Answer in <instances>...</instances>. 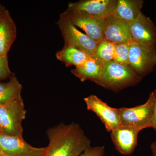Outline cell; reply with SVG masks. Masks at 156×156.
I'll return each instance as SVG.
<instances>
[{
  "mask_svg": "<svg viewBox=\"0 0 156 156\" xmlns=\"http://www.w3.org/2000/svg\"><path fill=\"white\" fill-rule=\"evenodd\" d=\"M49 144L43 156H80L91 147V140L80 126L60 123L48 128Z\"/></svg>",
  "mask_w": 156,
  "mask_h": 156,
  "instance_id": "1",
  "label": "cell"
},
{
  "mask_svg": "<svg viewBox=\"0 0 156 156\" xmlns=\"http://www.w3.org/2000/svg\"><path fill=\"white\" fill-rule=\"evenodd\" d=\"M142 78L128 65L119 64L112 60L101 66L100 75L95 83L117 92L136 85Z\"/></svg>",
  "mask_w": 156,
  "mask_h": 156,
  "instance_id": "2",
  "label": "cell"
},
{
  "mask_svg": "<svg viewBox=\"0 0 156 156\" xmlns=\"http://www.w3.org/2000/svg\"><path fill=\"white\" fill-rule=\"evenodd\" d=\"M26 114L22 98L0 105V133L23 138L22 123Z\"/></svg>",
  "mask_w": 156,
  "mask_h": 156,
  "instance_id": "3",
  "label": "cell"
},
{
  "mask_svg": "<svg viewBox=\"0 0 156 156\" xmlns=\"http://www.w3.org/2000/svg\"><path fill=\"white\" fill-rule=\"evenodd\" d=\"M154 95L151 92L147 101L144 104L132 108H118L121 126L136 128L141 131L151 128L154 109Z\"/></svg>",
  "mask_w": 156,
  "mask_h": 156,
  "instance_id": "4",
  "label": "cell"
},
{
  "mask_svg": "<svg viewBox=\"0 0 156 156\" xmlns=\"http://www.w3.org/2000/svg\"><path fill=\"white\" fill-rule=\"evenodd\" d=\"M128 66L143 78L156 66V47L140 44L132 41L129 50Z\"/></svg>",
  "mask_w": 156,
  "mask_h": 156,
  "instance_id": "5",
  "label": "cell"
},
{
  "mask_svg": "<svg viewBox=\"0 0 156 156\" xmlns=\"http://www.w3.org/2000/svg\"><path fill=\"white\" fill-rule=\"evenodd\" d=\"M56 23L64 39V46L73 47L90 56L93 55L98 43L77 29L62 14Z\"/></svg>",
  "mask_w": 156,
  "mask_h": 156,
  "instance_id": "6",
  "label": "cell"
},
{
  "mask_svg": "<svg viewBox=\"0 0 156 156\" xmlns=\"http://www.w3.org/2000/svg\"><path fill=\"white\" fill-rule=\"evenodd\" d=\"M62 15L76 27L83 30L92 40L98 43L104 39L105 18L91 15L83 11L67 9Z\"/></svg>",
  "mask_w": 156,
  "mask_h": 156,
  "instance_id": "7",
  "label": "cell"
},
{
  "mask_svg": "<svg viewBox=\"0 0 156 156\" xmlns=\"http://www.w3.org/2000/svg\"><path fill=\"white\" fill-rule=\"evenodd\" d=\"M88 110L95 113L103 123L107 131L111 132L121 126L118 108H113L95 95L85 98Z\"/></svg>",
  "mask_w": 156,
  "mask_h": 156,
  "instance_id": "8",
  "label": "cell"
},
{
  "mask_svg": "<svg viewBox=\"0 0 156 156\" xmlns=\"http://www.w3.org/2000/svg\"><path fill=\"white\" fill-rule=\"evenodd\" d=\"M129 24L133 41L156 47V26L149 17L141 12Z\"/></svg>",
  "mask_w": 156,
  "mask_h": 156,
  "instance_id": "9",
  "label": "cell"
},
{
  "mask_svg": "<svg viewBox=\"0 0 156 156\" xmlns=\"http://www.w3.org/2000/svg\"><path fill=\"white\" fill-rule=\"evenodd\" d=\"M0 145L4 156H43L45 147H35L23 138L7 136L0 133Z\"/></svg>",
  "mask_w": 156,
  "mask_h": 156,
  "instance_id": "10",
  "label": "cell"
},
{
  "mask_svg": "<svg viewBox=\"0 0 156 156\" xmlns=\"http://www.w3.org/2000/svg\"><path fill=\"white\" fill-rule=\"evenodd\" d=\"M140 131L136 128L121 126L112 131L110 136L117 150L124 155H129L136 148Z\"/></svg>",
  "mask_w": 156,
  "mask_h": 156,
  "instance_id": "11",
  "label": "cell"
},
{
  "mask_svg": "<svg viewBox=\"0 0 156 156\" xmlns=\"http://www.w3.org/2000/svg\"><path fill=\"white\" fill-rule=\"evenodd\" d=\"M117 3L116 0H81L69 3L67 9L106 18L113 15Z\"/></svg>",
  "mask_w": 156,
  "mask_h": 156,
  "instance_id": "12",
  "label": "cell"
},
{
  "mask_svg": "<svg viewBox=\"0 0 156 156\" xmlns=\"http://www.w3.org/2000/svg\"><path fill=\"white\" fill-rule=\"evenodd\" d=\"M116 44L132 41L129 24L113 15L105 18L104 39Z\"/></svg>",
  "mask_w": 156,
  "mask_h": 156,
  "instance_id": "13",
  "label": "cell"
},
{
  "mask_svg": "<svg viewBox=\"0 0 156 156\" xmlns=\"http://www.w3.org/2000/svg\"><path fill=\"white\" fill-rule=\"evenodd\" d=\"M17 35V27L7 10L0 18V55L8 56Z\"/></svg>",
  "mask_w": 156,
  "mask_h": 156,
  "instance_id": "14",
  "label": "cell"
},
{
  "mask_svg": "<svg viewBox=\"0 0 156 156\" xmlns=\"http://www.w3.org/2000/svg\"><path fill=\"white\" fill-rule=\"evenodd\" d=\"M144 3L142 0H118L112 15L129 24L141 12Z\"/></svg>",
  "mask_w": 156,
  "mask_h": 156,
  "instance_id": "15",
  "label": "cell"
},
{
  "mask_svg": "<svg viewBox=\"0 0 156 156\" xmlns=\"http://www.w3.org/2000/svg\"><path fill=\"white\" fill-rule=\"evenodd\" d=\"M101 66L92 56L83 64L72 70L71 72L81 82L91 80L95 83L100 75Z\"/></svg>",
  "mask_w": 156,
  "mask_h": 156,
  "instance_id": "16",
  "label": "cell"
},
{
  "mask_svg": "<svg viewBox=\"0 0 156 156\" xmlns=\"http://www.w3.org/2000/svg\"><path fill=\"white\" fill-rule=\"evenodd\" d=\"M22 85L13 74L5 83H0V105L22 99Z\"/></svg>",
  "mask_w": 156,
  "mask_h": 156,
  "instance_id": "17",
  "label": "cell"
},
{
  "mask_svg": "<svg viewBox=\"0 0 156 156\" xmlns=\"http://www.w3.org/2000/svg\"><path fill=\"white\" fill-rule=\"evenodd\" d=\"M56 56L66 66H74L76 67L84 63L91 56L73 47L64 46L56 53Z\"/></svg>",
  "mask_w": 156,
  "mask_h": 156,
  "instance_id": "18",
  "label": "cell"
},
{
  "mask_svg": "<svg viewBox=\"0 0 156 156\" xmlns=\"http://www.w3.org/2000/svg\"><path fill=\"white\" fill-rule=\"evenodd\" d=\"M116 44L103 40L98 44L92 57L96 59L101 66L113 60Z\"/></svg>",
  "mask_w": 156,
  "mask_h": 156,
  "instance_id": "19",
  "label": "cell"
},
{
  "mask_svg": "<svg viewBox=\"0 0 156 156\" xmlns=\"http://www.w3.org/2000/svg\"><path fill=\"white\" fill-rule=\"evenodd\" d=\"M132 41L117 44L113 61L119 64L128 65L129 50Z\"/></svg>",
  "mask_w": 156,
  "mask_h": 156,
  "instance_id": "20",
  "label": "cell"
},
{
  "mask_svg": "<svg viewBox=\"0 0 156 156\" xmlns=\"http://www.w3.org/2000/svg\"><path fill=\"white\" fill-rule=\"evenodd\" d=\"M13 74L9 68L8 56L0 55V80H5Z\"/></svg>",
  "mask_w": 156,
  "mask_h": 156,
  "instance_id": "21",
  "label": "cell"
},
{
  "mask_svg": "<svg viewBox=\"0 0 156 156\" xmlns=\"http://www.w3.org/2000/svg\"><path fill=\"white\" fill-rule=\"evenodd\" d=\"M105 147L103 146L89 147L80 156H104Z\"/></svg>",
  "mask_w": 156,
  "mask_h": 156,
  "instance_id": "22",
  "label": "cell"
},
{
  "mask_svg": "<svg viewBox=\"0 0 156 156\" xmlns=\"http://www.w3.org/2000/svg\"><path fill=\"white\" fill-rule=\"evenodd\" d=\"M154 95V109L151 120V128L156 131V90L153 91Z\"/></svg>",
  "mask_w": 156,
  "mask_h": 156,
  "instance_id": "23",
  "label": "cell"
},
{
  "mask_svg": "<svg viewBox=\"0 0 156 156\" xmlns=\"http://www.w3.org/2000/svg\"><path fill=\"white\" fill-rule=\"evenodd\" d=\"M151 149L153 156H156V141L153 142L151 144Z\"/></svg>",
  "mask_w": 156,
  "mask_h": 156,
  "instance_id": "24",
  "label": "cell"
},
{
  "mask_svg": "<svg viewBox=\"0 0 156 156\" xmlns=\"http://www.w3.org/2000/svg\"><path fill=\"white\" fill-rule=\"evenodd\" d=\"M7 10V9H6L5 7L0 3V18L2 17V16Z\"/></svg>",
  "mask_w": 156,
  "mask_h": 156,
  "instance_id": "25",
  "label": "cell"
},
{
  "mask_svg": "<svg viewBox=\"0 0 156 156\" xmlns=\"http://www.w3.org/2000/svg\"><path fill=\"white\" fill-rule=\"evenodd\" d=\"M0 155L2 156H4V155H3L1 145H0Z\"/></svg>",
  "mask_w": 156,
  "mask_h": 156,
  "instance_id": "26",
  "label": "cell"
},
{
  "mask_svg": "<svg viewBox=\"0 0 156 156\" xmlns=\"http://www.w3.org/2000/svg\"><path fill=\"white\" fill-rule=\"evenodd\" d=\"M0 156H1V155H0Z\"/></svg>",
  "mask_w": 156,
  "mask_h": 156,
  "instance_id": "27",
  "label": "cell"
}]
</instances>
